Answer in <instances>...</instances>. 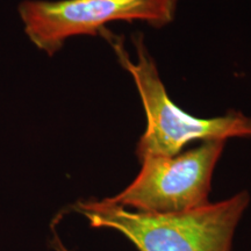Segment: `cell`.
I'll use <instances>...</instances> for the list:
<instances>
[{"label":"cell","mask_w":251,"mask_h":251,"mask_svg":"<svg viewBox=\"0 0 251 251\" xmlns=\"http://www.w3.org/2000/svg\"><path fill=\"white\" fill-rule=\"evenodd\" d=\"M117 56L118 63L133 79L146 113V129L137 141L135 153L140 159L149 156H174L187 144L230 139H251V117L240 111L201 118L185 112L172 101L163 83L155 58L150 54L144 36L135 33V58L121 36L105 29L100 34Z\"/></svg>","instance_id":"obj_1"},{"label":"cell","mask_w":251,"mask_h":251,"mask_svg":"<svg viewBox=\"0 0 251 251\" xmlns=\"http://www.w3.org/2000/svg\"><path fill=\"white\" fill-rule=\"evenodd\" d=\"M251 201L248 191L178 214H148L127 209L108 198L78 201L75 211L91 227L109 229L137 251H233L236 229Z\"/></svg>","instance_id":"obj_2"},{"label":"cell","mask_w":251,"mask_h":251,"mask_svg":"<svg viewBox=\"0 0 251 251\" xmlns=\"http://www.w3.org/2000/svg\"><path fill=\"white\" fill-rule=\"evenodd\" d=\"M177 9L178 0H23L18 6L25 34L49 56L72 37L100 35L114 23L166 27Z\"/></svg>","instance_id":"obj_3"},{"label":"cell","mask_w":251,"mask_h":251,"mask_svg":"<svg viewBox=\"0 0 251 251\" xmlns=\"http://www.w3.org/2000/svg\"><path fill=\"white\" fill-rule=\"evenodd\" d=\"M225 147V141H208L174 156L144 157L134 180L108 200L148 214H178L200 208L211 202L213 174Z\"/></svg>","instance_id":"obj_4"},{"label":"cell","mask_w":251,"mask_h":251,"mask_svg":"<svg viewBox=\"0 0 251 251\" xmlns=\"http://www.w3.org/2000/svg\"><path fill=\"white\" fill-rule=\"evenodd\" d=\"M51 250L52 251H71L69 248L62 242L59 235L54 230L51 238Z\"/></svg>","instance_id":"obj_5"}]
</instances>
